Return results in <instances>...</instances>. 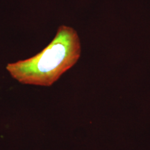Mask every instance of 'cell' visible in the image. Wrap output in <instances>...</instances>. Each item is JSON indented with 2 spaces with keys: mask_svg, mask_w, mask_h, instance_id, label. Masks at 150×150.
I'll return each mask as SVG.
<instances>
[{
  "mask_svg": "<svg viewBox=\"0 0 150 150\" xmlns=\"http://www.w3.org/2000/svg\"><path fill=\"white\" fill-rule=\"evenodd\" d=\"M81 54L77 31L61 25L52 42L42 51L27 59L8 63L6 70L19 83L49 87L77 63Z\"/></svg>",
  "mask_w": 150,
  "mask_h": 150,
  "instance_id": "1",
  "label": "cell"
}]
</instances>
